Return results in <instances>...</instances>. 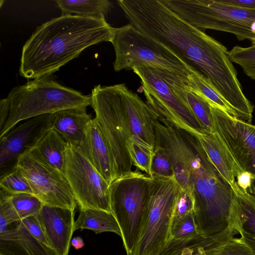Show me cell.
<instances>
[{"label":"cell","instance_id":"6da1fadb","mask_svg":"<svg viewBox=\"0 0 255 255\" xmlns=\"http://www.w3.org/2000/svg\"><path fill=\"white\" fill-rule=\"evenodd\" d=\"M136 29L171 50L207 77L231 107L245 98L227 48L175 14L161 0H119Z\"/></svg>","mask_w":255,"mask_h":255},{"label":"cell","instance_id":"7a4b0ae2","mask_svg":"<svg viewBox=\"0 0 255 255\" xmlns=\"http://www.w3.org/2000/svg\"><path fill=\"white\" fill-rule=\"evenodd\" d=\"M115 30L103 14L53 18L38 26L24 44L19 74L34 79L51 75L89 46L112 42Z\"/></svg>","mask_w":255,"mask_h":255},{"label":"cell","instance_id":"3957f363","mask_svg":"<svg viewBox=\"0 0 255 255\" xmlns=\"http://www.w3.org/2000/svg\"><path fill=\"white\" fill-rule=\"evenodd\" d=\"M194 214L200 236L219 233L236 224L231 186L211 162L198 138L184 131Z\"/></svg>","mask_w":255,"mask_h":255},{"label":"cell","instance_id":"277c9868","mask_svg":"<svg viewBox=\"0 0 255 255\" xmlns=\"http://www.w3.org/2000/svg\"><path fill=\"white\" fill-rule=\"evenodd\" d=\"M10 109L7 121L0 137L20 122L39 116L53 114L65 109L91 105V96L62 85L51 75L29 81L9 93Z\"/></svg>","mask_w":255,"mask_h":255},{"label":"cell","instance_id":"5b68a950","mask_svg":"<svg viewBox=\"0 0 255 255\" xmlns=\"http://www.w3.org/2000/svg\"><path fill=\"white\" fill-rule=\"evenodd\" d=\"M175 14L204 31L213 29L255 41V9H246L220 0H161Z\"/></svg>","mask_w":255,"mask_h":255},{"label":"cell","instance_id":"8992f818","mask_svg":"<svg viewBox=\"0 0 255 255\" xmlns=\"http://www.w3.org/2000/svg\"><path fill=\"white\" fill-rule=\"evenodd\" d=\"M181 189L174 176H153L141 227L131 255H156L171 238L174 207Z\"/></svg>","mask_w":255,"mask_h":255},{"label":"cell","instance_id":"52a82bcc","mask_svg":"<svg viewBox=\"0 0 255 255\" xmlns=\"http://www.w3.org/2000/svg\"><path fill=\"white\" fill-rule=\"evenodd\" d=\"M116 58V72L134 68L149 67L188 74L192 68L166 46L128 23L116 28L111 42Z\"/></svg>","mask_w":255,"mask_h":255},{"label":"cell","instance_id":"ba28073f","mask_svg":"<svg viewBox=\"0 0 255 255\" xmlns=\"http://www.w3.org/2000/svg\"><path fill=\"white\" fill-rule=\"evenodd\" d=\"M151 180V177L136 169L109 185L111 212L120 226L127 255H132L138 237Z\"/></svg>","mask_w":255,"mask_h":255},{"label":"cell","instance_id":"9c48e42d","mask_svg":"<svg viewBox=\"0 0 255 255\" xmlns=\"http://www.w3.org/2000/svg\"><path fill=\"white\" fill-rule=\"evenodd\" d=\"M90 96L94 119L114 157L119 178L131 171L133 164L126 145L132 135L117 84L98 85Z\"/></svg>","mask_w":255,"mask_h":255},{"label":"cell","instance_id":"30bf717a","mask_svg":"<svg viewBox=\"0 0 255 255\" xmlns=\"http://www.w3.org/2000/svg\"><path fill=\"white\" fill-rule=\"evenodd\" d=\"M132 71L140 80L146 103L160 122H167L194 135L206 132L187 103L174 92L159 69L139 67Z\"/></svg>","mask_w":255,"mask_h":255},{"label":"cell","instance_id":"8fae6325","mask_svg":"<svg viewBox=\"0 0 255 255\" xmlns=\"http://www.w3.org/2000/svg\"><path fill=\"white\" fill-rule=\"evenodd\" d=\"M64 173L80 210L111 212L109 184L78 148L67 143Z\"/></svg>","mask_w":255,"mask_h":255},{"label":"cell","instance_id":"7c38bea8","mask_svg":"<svg viewBox=\"0 0 255 255\" xmlns=\"http://www.w3.org/2000/svg\"><path fill=\"white\" fill-rule=\"evenodd\" d=\"M16 167L29 182L33 195L44 205L75 210L77 204L65 176L45 163L32 149L18 157Z\"/></svg>","mask_w":255,"mask_h":255},{"label":"cell","instance_id":"4fadbf2b","mask_svg":"<svg viewBox=\"0 0 255 255\" xmlns=\"http://www.w3.org/2000/svg\"><path fill=\"white\" fill-rule=\"evenodd\" d=\"M211 108L213 132L218 135L239 167L255 177V126L211 104Z\"/></svg>","mask_w":255,"mask_h":255},{"label":"cell","instance_id":"5bb4252c","mask_svg":"<svg viewBox=\"0 0 255 255\" xmlns=\"http://www.w3.org/2000/svg\"><path fill=\"white\" fill-rule=\"evenodd\" d=\"M53 114H46L24 121L0 137V177L16 166L18 157L34 148L52 128Z\"/></svg>","mask_w":255,"mask_h":255},{"label":"cell","instance_id":"9a60e30c","mask_svg":"<svg viewBox=\"0 0 255 255\" xmlns=\"http://www.w3.org/2000/svg\"><path fill=\"white\" fill-rule=\"evenodd\" d=\"M117 86L132 137L154 150L156 145L154 124L159 120L157 114L125 84Z\"/></svg>","mask_w":255,"mask_h":255},{"label":"cell","instance_id":"2e32d148","mask_svg":"<svg viewBox=\"0 0 255 255\" xmlns=\"http://www.w3.org/2000/svg\"><path fill=\"white\" fill-rule=\"evenodd\" d=\"M75 210L43 205L36 217L49 246L58 255H68L74 232Z\"/></svg>","mask_w":255,"mask_h":255},{"label":"cell","instance_id":"e0dca14e","mask_svg":"<svg viewBox=\"0 0 255 255\" xmlns=\"http://www.w3.org/2000/svg\"><path fill=\"white\" fill-rule=\"evenodd\" d=\"M156 143L162 146L170 158L174 177L181 189L192 191L184 131L159 120L154 122Z\"/></svg>","mask_w":255,"mask_h":255},{"label":"cell","instance_id":"ac0fdd59","mask_svg":"<svg viewBox=\"0 0 255 255\" xmlns=\"http://www.w3.org/2000/svg\"><path fill=\"white\" fill-rule=\"evenodd\" d=\"M77 147L109 185L118 178L114 157L94 118L87 127L83 142Z\"/></svg>","mask_w":255,"mask_h":255},{"label":"cell","instance_id":"d6986e66","mask_svg":"<svg viewBox=\"0 0 255 255\" xmlns=\"http://www.w3.org/2000/svg\"><path fill=\"white\" fill-rule=\"evenodd\" d=\"M0 233V255H58L34 236L21 220Z\"/></svg>","mask_w":255,"mask_h":255},{"label":"cell","instance_id":"ffe728a7","mask_svg":"<svg viewBox=\"0 0 255 255\" xmlns=\"http://www.w3.org/2000/svg\"><path fill=\"white\" fill-rule=\"evenodd\" d=\"M231 236L224 231L212 236L178 240L171 238L156 255H218Z\"/></svg>","mask_w":255,"mask_h":255},{"label":"cell","instance_id":"44dd1931","mask_svg":"<svg viewBox=\"0 0 255 255\" xmlns=\"http://www.w3.org/2000/svg\"><path fill=\"white\" fill-rule=\"evenodd\" d=\"M211 162L231 185L236 182L237 175L243 171L237 164L222 141L215 132L195 135Z\"/></svg>","mask_w":255,"mask_h":255},{"label":"cell","instance_id":"7402d4cb","mask_svg":"<svg viewBox=\"0 0 255 255\" xmlns=\"http://www.w3.org/2000/svg\"><path fill=\"white\" fill-rule=\"evenodd\" d=\"M87 108H74L53 114L52 129L70 144L78 146L83 142L87 127L93 119Z\"/></svg>","mask_w":255,"mask_h":255},{"label":"cell","instance_id":"603a6c76","mask_svg":"<svg viewBox=\"0 0 255 255\" xmlns=\"http://www.w3.org/2000/svg\"><path fill=\"white\" fill-rule=\"evenodd\" d=\"M67 145V143L64 138L51 128L32 149L48 165L65 175Z\"/></svg>","mask_w":255,"mask_h":255},{"label":"cell","instance_id":"cb8c5ba5","mask_svg":"<svg viewBox=\"0 0 255 255\" xmlns=\"http://www.w3.org/2000/svg\"><path fill=\"white\" fill-rule=\"evenodd\" d=\"M79 229L91 230L96 234L112 232L122 236L120 226L112 213L99 209L80 210L74 230Z\"/></svg>","mask_w":255,"mask_h":255},{"label":"cell","instance_id":"d4e9b609","mask_svg":"<svg viewBox=\"0 0 255 255\" xmlns=\"http://www.w3.org/2000/svg\"><path fill=\"white\" fill-rule=\"evenodd\" d=\"M231 187L234 210L240 231L255 238V196L240 188L236 182Z\"/></svg>","mask_w":255,"mask_h":255},{"label":"cell","instance_id":"484cf974","mask_svg":"<svg viewBox=\"0 0 255 255\" xmlns=\"http://www.w3.org/2000/svg\"><path fill=\"white\" fill-rule=\"evenodd\" d=\"M187 79L179 86V91L206 132H213L214 125L211 104L187 84Z\"/></svg>","mask_w":255,"mask_h":255},{"label":"cell","instance_id":"4316f807","mask_svg":"<svg viewBox=\"0 0 255 255\" xmlns=\"http://www.w3.org/2000/svg\"><path fill=\"white\" fill-rule=\"evenodd\" d=\"M187 84L214 106L236 118L235 114L214 87L209 79L192 68L188 77Z\"/></svg>","mask_w":255,"mask_h":255},{"label":"cell","instance_id":"83f0119b","mask_svg":"<svg viewBox=\"0 0 255 255\" xmlns=\"http://www.w3.org/2000/svg\"><path fill=\"white\" fill-rule=\"evenodd\" d=\"M55 2L64 13L86 16L105 15L112 6V2L107 0H57Z\"/></svg>","mask_w":255,"mask_h":255},{"label":"cell","instance_id":"f1b7e54d","mask_svg":"<svg viewBox=\"0 0 255 255\" xmlns=\"http://www.w3.org/2000/svg\"><path fill=\"white\" fill-rule=\"evenodd\" d=\"M126 145L133 165L151 177L154 150L140 144L132 136L128 139Z\"/></svg>","mask_w":255,"mask_h":255},{"label":"cell","instance_id":"f546056e","mask_svg":"<svg viewBox=\"0 0 255 255\" xmlns=\"http://www.w3.org/2000/svg\"><path fill=\"white\" fill-rule=\"evenodd\" d=\"M8 195L20 220L36 216L44 205L39 198L31 194L19 193Z\"/></svg>","mask_w":255,"mask_h":255},{"label":"cell","instance_id":"4dcf8cb0","mask_svg":"<svg viewBox=\"0 0 255 255\" xmlns=\"http://www.w3.org/2000/svg\"><path fill=\"white\" fill-rule=\"evenodd\" d=\"M251 46H235L228 50V55L232 62L239 65L250 78L255 80V41Z\"/></svg>","mask_w":255,"mask_h":255},{"label":"cell","instance_id":"1f68e13d","mask_svg":"<svg viewBox=\"0 0 255 255\" xmlns=\"http://www.w3.org/2000/svg\"><path fill=\"white\" fill-rule=\"evenodd\" d=\"M0 187L10 195L19 193L33 195L29 182L16 166L10 172L0 177Z\"/></svg>","mask_w":255,"mask_h":255},{"label":"cell","instance_id":"d6a6232c","mask_svg":"<svg viewBox=\"0 0 255 255\" xmlns=\"http://www.w3.org/2000/svg\"><path fill=\"white\" fill-rule=\"evenodd\" d=\"M171 238L187 240L200 235L194 213L179 218L173 219L171 227Z\"/></svg>","mask_w":255,"mask_h":255},{"label":"cell","instance_id":"836d02e7","mask_svg":"<svg viewBox=\"0 0 255 255\" xmlns=\"http://www.w3.org/2000/svg\"><path fill=\"white\" fill-rule=\"evenodd\" d=\"M151 177H170L174 176L173 170L169 155L165 149L156 143L151 168Z\"/></svg>","mask_w":255,"mask_h":255},{"label":"cell","instance_id":"e575fe53","mask_svg":"<svg viewBox=\"0 0 255 255\" xmlns=\"http://www.w3.org/2000/svg\"><path fill=\"white\" fill-rule=\"evenodd\" d=\"M21 221L9 198L8 194L0 191V233L8 229V226Z\"/></svg>","mask_w":255,"mask_h":255},{"label":"cell","instance_id":"d590c367","mask_svg":"<svg viewBox=\"0 0 255 255\" xmlns=\"http://www.w3.org/2000/svg\"><path fill=\"white\" fill-rule=\"evenodd\" d=\"M194 200L192 192L180 189L174 207L173 218H179L194 213Z\"/></svg>","mask_w":255,"mask_h":255},{"label":"cell","instance_id":"8d00e7d4","mask_svg":"<svg viewBox=\"0 0 255 255\" xmlns=\"http://www.w3.org/2000/svg\"><path fill=\"white\" fill-rule=\"evenodd\" d=\"M218 255H255L253 251L240 237L232 238Z\"/></svg>","mask_w":255,"mask_h":255},{"label":"cell","instance_id":"74e56055","mask_svg":"<svg viewBox=\"0 0 255 255\" xmlns=\"http://www.w3.org/2000/svg\"><path fill=\"white\" fill-rule=\"evenodd\" d=\"M21 221L34 236L41 242L48 245L45 235L36 216L28 217Z\"/></svg>","mask_w":255,"mask_h":255},{"label":"cell","instance_id":"f35d334b","mask_svg":"<svg viewBox=\"0 0 255 255\" xmlns=\"http://www.w3.org/2000/svg\"><path fill=\"white\" fill-rule=\"evenodd\" d=\"M255 177L252 174L243 171L237 175L236 182L238 186L244 191L250 192Z\"/></svg>","mask_w":255,"mask_h":255},{"label":"cell","instance_id":"ab89813d","mask_svg":"<svg viewBox=\"0 0 255 255\" xmlns=\"http://www.w3.org/2000/svg\"><path fill=\"white\" fill-rule=\"evenodd\" d=\"M10 103L7 98L0 101V131L4 127L9 114Z\"/></svg>","mask_w":255,"mask_h":255},{"label":"cell","instance_id":"60d3db41","mask_svg":"<svg viewBox=\"0 0 255 255\" xmlns=\"http://www.w3.org/2000/svg\"><path fill=\"white\" fill-rule=\"evenodd\" d=\"M222 2L235 6L246 8L255 9V0H220Z\"/></svg>","mask_w":255,"mask_h":255},{"label":"cell","instance_id":"b9f144b4","mask_svg":"<svg viewBox=\"0 0 255 255\" xmlns=\"http://www.w3.org/2000/svg\"><path fill=\"white\" fill-rule=\"evenodd\" d=\"M240 238L255 253V238L240 231Z\"/></svg>","mask_w":255,"mask_h":255},{"label":"cell","instance_id":"7bdbcfd3","mask_svg":"<svg viewBox=\"0 0 255 255\" xmlns=\"http://www.w3.org/2000/svg\"><path fill=\"white\" fill-rule=\"evenodd\" d=\"M71 244L77 250L81 249L84 246L83 240L80 237L73 238L71 240Z\"/></svg>","mask_w":255,"mask_h":255},{"label":"cell","instance_id":"ee69618b","mask_svg":"<svg viewBox=\"0 0 255 255\" xmlns=\"http://www.w3.org/2000/svg\"><path fill=\"white\" fill-rule=\"evenodd\" d=\"M249 192L253 194L255 196V178L254 179L252 188Z\"/></svg>","mask_w":255,"mask_h":255}]
</instances>
